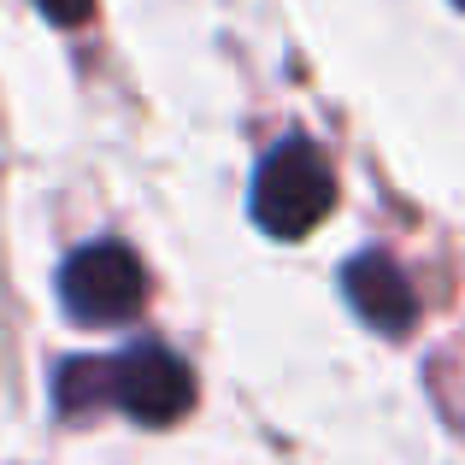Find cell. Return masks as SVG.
I'll return each instance as SVG.
<instances>
[{
	"instance_id": "6da1fadb",
	"label": "cell",
	"mask_w": 465,
	"mask_h": 465,
	"mask_svg": "<svg viewBox=\"0 0 465 465\" xmlns=\"http://www.w3.org/2000/svg\"><path fill=\"white\" fill-rule=\"evenodd\" d=\"M54 407L65 419L118 407L136 424H177L194 407V371L159 341H130L124 353H77L54 365Z\"/></svg>"
},
{
	"instance_id": "7a4b0ae2",
	"label": "cell",
	"mask_w": 465,
	"mask_h": 465,
	"mask_svg": "<svg viewBox=\"0 0 465 465\" xmlns=\"http://www.w3.org/2000/svg\"><path fill=\"white\" fill-rule=\"evenodd\" d=\"M336 206V171L307 136H283L253 171V224L277 242H301Z\"/></svg>"
},
{
	"instance_id": "3957f363",
	"label": "cell",
	"mask_w": 465,
	"mask_h": 465,
	"mask_svg": "<svg viewBox=\"0 0 465 465\" xmlns=\"http://www.w3.org/2000/svg\"><path fill=\"white\" fill-rule=\"evenodd\" d=\"M148 301V272L124 242H89L59 265V307L77 324H124Z\"/></svg>"
},
{
	"instance_id": "277c9868",
	"label": "cell",
	"mask_w": 465,
	"mask_h": 465,
	"mask_svg": "<svg viewBox=\"0 0 465 465\" xmlns=\"http://www.w3.org/2000/svg\"><path fill=\"white\" fill-rule=\"evenodd\" d=\"M341 295H348V307L371 330H383V336H401L419 318V289L401 272L395 253H383V248H360L341 265Z\"/></svg>"
},
{
	"instance_id": "5b68a950",
	"label": "cell",
	"mask_w": 465,
	"mask_h": 465,
	"mask_svg": "<svg viewBox=\"0 0 465 465\" xmlns=\"http://www.w3.org/2000/svg\"><path fill=\"white\" fill-rule=\"evenodd\" d=\"M35 6H42V12H47L54 24H65V30H77V24H89L94 0H35Z\"/></svg>"
},
{
	"instance_id": "8992f818",
	"label": "cell",
	"mask_w": 465,
	"mask_h": 465,
	"mask_svg": "<svg viewBox=\"0 0 465 465\" xmlns=\"http://www.w3.org/2000/svg\"><path fill=\"white\" fill-rule=\"evenodd\" d=\"M454 6H460V12H465V0H454Z\"/></svg>"
}]
</instances>
